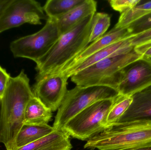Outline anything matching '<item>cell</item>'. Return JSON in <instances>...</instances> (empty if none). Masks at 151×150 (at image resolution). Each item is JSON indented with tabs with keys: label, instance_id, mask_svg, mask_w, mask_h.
<instances>
[{
	"label": "cell",
	"instance_id": "cell-1",
	"mask_svg": "<svg viewBox=\"0 0 151 150\" xmlns=\"http://www.w3.org/2000/svg\"><path fill=\"white\" fill-rule=\"evenodd\" d=\"M35 97L30 79L22 70L15 77H11L0 100V143L6 150H12L17 135L23 127L26 107Z\"/></svg>",
	"mask_w": 151,
	"mask_h": 150
},
{
	"label": "cell",
	"instance_id": "cell-2",
	"mask_svg": "<svg viewBox=\"0 0 151 150\" xmlns=\"http://www.w3.org/2000/svg\"><path fill=\"white\" fill-rule=\"evenodd\" d=\"M94 15L60 35L48 53L36 63V80L60 72L88 45Z\"/></svg>",
	"mask_w": 151,
	"mask_h": 150
},
{
	"label": "cell",
	"instance_id": "cell-3",
	"mask_svg": "<svg viewBox=\"0 0 151 150\" xmlns=\"http://www.w3.org/2000/svg\"><path fill=\"white\" fill-rule=\"evenodd\" d=\"M151 146V119L116 123L90 138L84 149L122 150Z\"/></svg>",
	"mask_w": 151,
	"mask_h": 150
},
{
	"label": "cell",
	"instance_id": "cell-4",
	"mask_svg": "<svg viewBox=\"0 0 151 150\" xmlns=\"http://www.w3.org/2000/svg\"><path fill=\"white\" fill-rule=\"evenodd\" d=\"M142 57L134 48L128 53L112 55L73 75L71 80L78 86L102 85L117 90L123 69Z\"/></svg>",
	"mask_w": 151,
	"mask_h": 150
},
{
	"label": "cell",
	"instance_id": "cell-5",
	"mask_svg": "<svg viewBox=\"0 0 151 150\" xmlns=\"http://www.w3.org/2000/svg\"><path fill=\"white\" fill-rule=\"evenodd\" d=\"M119 95L117 90L108 86L76 85L67 91L58 108L53 128L63 130L67 122L83 109L95 102L114 99Z\"/></svg>",
	"mask_w": 151,
	"mask_h": 150
},
{
	"label": "cell",
	"instance_id": "cell-6",
	"mask_svg": "<svg viewBox=\"0 0 151 150\" xmlns=\"http://www.w3.org/2000/svg\"><path fill=\"white\" fill-rule=\"evenodd\" d=\"M114 99L100 100L91 105L70 120L63 130L73 138L87 141L103 132L107 129L106 119Z\"/></svg>",
	"mask_w": 151,
	"mask_h": 150
},
{
	"label": "cell",
	"instance_id": "cell-7",
	"mask_svg": "<svg viewBox=\"0 0 151 150\" xmlns=\"http://www.w3.org/2000/svg\"><path fill=\"white\" fill-rule=\"evenodd\" d=\"M60 35L57 19L48 18L42 29L13 41L10 48L15 58H27L37 63L48 53Z\"/></svg>",
	"mask_w": 151,
	"mask_h": 150
},
{
	"label": "cell",
	"instance_id": "cell-8",
	"mask_svg": "<svg viewBox=\"0 0 151 150\" xmlns=\"http://www.w3.org/2000/svg\"><path fill=\"white\" fill-rule=\"evenodd\" d=\"M43 7L35 0H12L0 17V33L24 23L41 25L47 20Z\"/></svg>",
	"mask_w": 151,
	"mask_h": 150
},
{
	"label": "cell",
	"instance_id": "cell-9",
	"mask_svg": "<svg viewBox=\"0 0 151 150\" xmlns=\"http://www.w3.org/2000/svg\"><path fill=\"white\" fill-rule=\"evenodd\" d=\"M69 78L58 73L37 79L33 89L35 97L51 112H55L60 107L68 91Z\"/></svg>",
	"mask_w": 151,
	"mask_h": 150
},
{
	"label": "cell",
	"instance_id": "cell-10",
	"mask_svg": "<svg viewBox=\"0 0 151 150\" xmlns=\"http://www.w3.org/2000/svg\"><path fill=\"white\" fill-rule=\"evenodd\" d=\"M151 85V59L142 57L125 67L118 86L119 94L132 96Z\"/></svg>",
	"mask_w": 151,
	"mask_h": 150
},
{
	"label": "cell",
	"instance_id": "cell-11",
	"mask_svg": "<svg viewBox=\"0 0 151 150\" xmlns=\"http://www.w3.org/2000/svg\"><path fill=\"white\" fill-rule=\"evenodd\" d=\"M131 37L119 41L99 50L73 67L59 73H62L70 78L76 73L106 58L132 51L134 47L131 43Z\"/></svg>",
	"mask_w": 151,
	"mask_h": 150
},
{
	"label": "cell",
	"instance_id": "cell-12",
	"mask_svg": "<svg viewBox=\"0 0 151 150\" xmlns=\"http://www.w3.org/2000/svg\"><path fill=\"white\" fill-rule=\"evenodd\" d=\"M131 36L127 28L114 27L111 31L104 34L101 38L87 46L60 72L73 67L99 50L119 41Z\"/></svg>",
	"mask_w": 151,
	"mask_h": 150
},
{
	"label": "cell",
	"instance_id": "cell-13",
	"mask_svg": "<svg viewBox=\"0 0 151 150\" xmlns=\"http://www.w3.org/2000/svg\"><path fill=\"white\" fill-rule=\"evenodd\" d=\"M132 96V104L116 123L151 119V85Z\"/></svg>",
	"mask_w": 151,
	"mask_h": 150
},
{
	"label": "cell",
	"instance_id": "cell-14",
	"mask_svg": "<svg viewBox=\"0 0 151 150\" xmlns=\"http://www.w3.org/2000/svg\"><path fill=\"white\" fill-rule=\"evenodd\" d=\"M97 2L94 0H83L63 16L57 18L60 34L67 32L87 17L96 13Z\"/></svg>",
	"mask_w": 151,
	"mask_h": 150
},
{
	"label": "cell",
	"instance_id": "cell-15",
	"mask_svg": "<svg viewBox=\"0 0 151 150\" xmlns=\"http://www.w3.org/2000/svg\"><path fill=\"white\" fill-rule=\"evenodd\" d=\"M70 135L63 130H55L46 136L13 150H70Z\"/></svg>",
	"mask_w": 151,
	"mask_h": 150
},
{
	"label": "cell",
	"instance_id": "cell-16",
	"mask_svg": "<svg viewBox=\"0 0 151 150\" xmlns=\"http://www.w3.org/2000/svg\"><path fill=\"white\" fill-rule=\"evenodd\" d=\"M52 117L51 110L34 97L26 107L23 125H48Z\"/></svg>",
	"mask_w": 151,
	"mask_h": 150
},
{
	"label": "cell",
	"instance_id": "cell-17",
	"mask_svg": "<svg viewBox=\"0 0 151 150\" xmlns=\"http://www.w3.org/2000/svg\"><path fill=\"white\" fill-rule=\"evenodd\" d=\"M55 130L48 125H24L17 135L12 150L34 142Z\"/></svg>",
	"mask_w": 151,
	"mask_h": 150
},
{
	"label": "cell",
	"instance_id": "cell-18",
	"mask_svg": "<svg viewBox=\"0 0 151 150\" xmlns=\"http://www.w3.org/2000/svg\"><path fill=\"white\" fill-rule=\"evenodd\" d=\"M151 12V1H141L133 9L121 14L115 28H127L129 24Z\"/></svg>",
	"mask_w": 151,
	"mask_h": 150
},
{
	"label": "cell",
	"instance_id": "cell-19",
	"mask_svg": "<svg viewBox=\"0 0 151 150\" xmlns=\"http://www.w3.org/2000/svg\"><path fill=\"white\" fill-rule=\"evenodd\" d=\"M83 0H48L43 7L48 18H57L63 16Z\"/></svg>",
	"mask_w": 151,
	"mask_h": 150
},
{
	"label": "cell",
	"instance_id": "cell-20",
	"mask_svg": "<svg viewBox=\"0 0 151 150\" xmlns=\"http://www.w3.org/2000/svg\"><path fill=\"white\" fill-rule=\"evenodd\" d=\"M133 102L132 96L119 95L115 98L106 119L107 129L116 123L129 109Z\"/></svg>",
	"mask_w": 151,
	"mask_h": 150
},
{
	"label": "cell",
	"instance_id": "cell-21",
	"mask_svg": "<svg viewBox=\"0 0 151 150\" xmlns=\"http://www.w3.org/2000/svg\"><path fill=\"white\" fill-rule=\"evenodd\" d=\"M110 24L111 17L108 14L104 12L95 13L90 36L89 43L94 42L105 34Z\"/></svg>",
	"mask_w": 151,
	"mask_h": 150
},
{
	"label": "cell",
	"instance_id": "cell-22",
	"mask_svg": "<svg viewBox=\"0 0 151 150\" xmlns=\"http://www.w3.org/2000/svg\"><path fill=\"white\" fill-rule=\"evenodd\" d=\"M128 30L131 36H134L151 28V12L129 24Z\"/></svg>",
	"mask_w": 151,
	"mask_h": 150
},
{
	"label": "cell",
	"instance_id": "cell-23",
	"mask_svg": "<svg viewBox=\"0 0 151 150\" xmlns=\"http://www.w3.org/2000/svg\"><path fill=\"white\" fill-rule=\"evenodd\" d=\"M141 0H111L109 4L113 9L121 14L135 7Z\"/></svg>",
	"mask_w": 151,
	"mask_h": 150
},
{
	"label": "cell",
	"instance_id": "cell-24",
	"mask_svg": "<svg viewBox=\"0 0 151 150\" xmlns=\"http://www.w3.org/2000/svg\"><path fill=\"white\" fill-rule=\"evenodd\" d=\"M131 43L134 47L142 44H151V28L139 34L132 36Z\"/></svg>",
	"mask_w": 151,
	"mask_h": 150
},
{
	"label": "cell",
	"instance_id": "cell-25",
	"mask_svg": "<svg viewBox=\"0 0 151 150\" xmlns=\"http://www.w3.org/2000/svg\"><path fill=\"white\" fill-rule=\"evenodd\" d=\"M11 77L6 70L0 66V100L4 94Z\"/></svg>",
	"mask_w": 151,
	"mask_h": 150
},
{
	"label": "cell",
	"instance_id": "cell-26",
	"mask_svg": "<svg viewBox=\"0 0 151 150\" xmlns=\"http://www.w3.org/2000/svg\"><path fill=\"white\" fill-rule=\"evenodd\" d=\"M135 51L138 54L146 58H151V44H142L135 46Z\"/></svg>",
	"mask_w": 151,
	"mask_h": 150
},
{
	"label": "cell",
	"instance_id": "cell-27",
	"mask_svg": "<svg viewBox=\"0 0 151 150\" xmlns=\"http://www.w3.org/2000/svg\"><path fill=\"white\" fill-rule=\"evenodd\" d=\"M12 0H0V17Z\"/></svg>",
	"mask_w": 151,
	"mask_h": 150
},
{
	"label": "cell",
	"instance_id": "cell-28",
	"mask_svg": "<svg viewBox=\"0 0 151 150\" xmlns=\"http://www.w3.org/2000/svg\"><path fill=\"white\" fill-rule=\"evenodd\" d=\"M122 150H151V146H149V147H143V148H138V149H132Z\"/></svg>",
	"mask_w": 151,
	"mask_h": 150
},
{
	"label": "cell",
	"instance_id": "cell-29",
	"mask_svg": "<svg viewBox=\"0 0 151 150\" xmlns=\"http://www.w3.org/2000/svg\"></svg>",
	"mask_w": 151,
	"mask_h": 150
},
{
	"label": "cell",
	"instance_id": "cell-30",
	"mask_svg": "<svg viewBox=\"0 0 151 150\" xmlns=\"http://www.w3.org/2000/svg\"><path fill=\"white\" fill-rule=\"evenodd\" d=\"M150 59H151V58H150Z\"/></svg>",
	"mask_w": 151,
	"mask_h": 150
}]
</instances>
